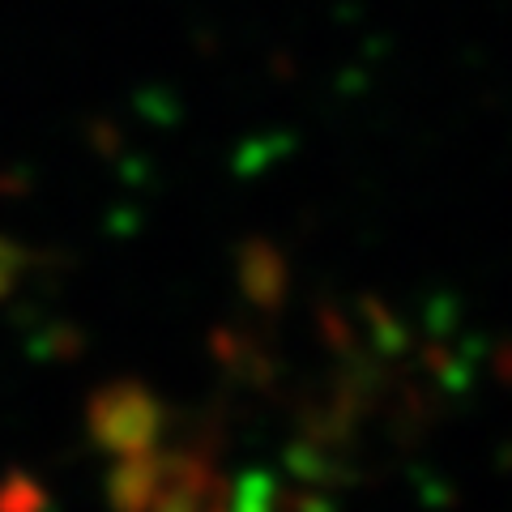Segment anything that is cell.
<instances>
[{"label": "cell", "instance_id": "obj_1", "mask_svg": "<svg viewBox=\"0 0 512 512\" xmlns=\"http://www.w3.org/2000/svg\"><path fill=\"white\" fill-rule=\"evenodd\" d=\"M90 436L94 444H103L107 453L133 457V453H150L163 436V402L137 380H116L90 397L86 410Z\"/></svg>", "mask_w": 512, "mask_h": 512}, {"label": "cell", "instance_id": "obj_2", "mask_svg": "<svg viewBox=\"0 0 512 512\" xmlns=\"http://www.w3.org/2000/svg\"><path fill=\"white\" fill-rule=\"evenodd\" d=\"M222 504H227V495H222L214 470L205 466V457L175 453L167 457L163 483H158L150 512H222Z\"/></svg>", "mask_w": 512, "mask_h": 512}, {"label": "cell", "instance_id": "obj_3", "mask_svg": "<svg viewBox=\"0 0 512 512\" xmlns=\"http://www.w3.org/2000/svg\"><path fill=\"white\" fill-rule=\"evenodd\" d=\"M163 470H167V457L150 448V453H133V457H120L116 470L107 478V504L111 512H150L158 483H163Z\"/></svg>", "mask_w": 512, "mask_h": 512}, {"label": "cell", "instance_id": "obj_4", "mask_svg": "<svg viewBox=\"0 0 512 512\" xmlns=\"http://www.w3.org/2000/svg\"><path fill=\"white\" fill-rule=\"evenodd\" d=\"M0 512H47V495L35 478L9 474L5 483H0Z\"/></svg>", "mask_w": 512, "mask_h": 512}]
</instances>
